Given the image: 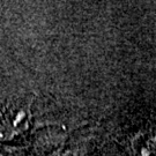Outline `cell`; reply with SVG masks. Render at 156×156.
<instances>
[{
  "label": "cell",
  "instance_id": "obj_1",
  "mask_svg": "<svg viewBox=\"0 0 156 156\" xmlns=\"http://www.w3.org/2000/svg\"><path fill=\"white\" fill-rule=\"evenodd\" d=\"M138 156H155V138L146 139L140 148H136Z\"/></svg>",
  "mask_w": 156,
  "mask_h": 156
}]
</instances>
